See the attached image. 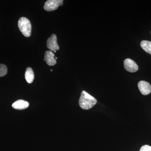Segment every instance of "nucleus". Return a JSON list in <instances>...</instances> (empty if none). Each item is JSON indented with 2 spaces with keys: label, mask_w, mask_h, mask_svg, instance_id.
Wrapping results in <instances>:
<instances>
[{
  "label": "nucleus",
  "mask_w": 151,
  "mask_h": 151,
  "mask_svg": "<svg viewBox=\"0 0 151 151\" xmlns=\"http://www.w3.org/2000/svg\"><path fill=\"white\" fill-rule=\"evenodd\" d=\"M97 102V100L94 97L86 91H82L79 100V106L81 108L84 110H89L92 108Z\"/></svg>",
  "instance_id": "obj_1"
},
{
  "label": "nucleus",
  "mask_w": 151,
  "mask_h": 151,
  "mask_svg": "<svg viewBox=\"0 0 151 151\" xmlns=\"http://www.w3.org/2000/svg\"><path fill=\"white\" fill-rule=\"evenodd\" d=\"M18 27L22 34L26 37H29L31 33L32 26L29 20L22 17L19 20Z\"/></svg>",
  "instance_id": "obj_2"
},
{
  "label": "nucleus",
  "mask_w": 151,
  "mask_h": 151,
  "mask_svg": "<svg viewBox=\"0 0 151 151\" xmlns=\"http://www.w3.org/2000/svg\"><path fill=\"white\" fill-rule=\"evenodd\" d=\"M63 4V0H48L45 4L44 9L47 12H50L57 9L58 7Z\"/></svg>",
  "instance_id": "obj_3"
},
{
  "label": "nucleus",
  "mask_w": 151,
  "mask_h": 151,
  "mask_svg": "<svg viewBox=\"0 0 151 151\" xmlns=\"http://www.w3.org/2000/svg\"><path fill=\"white\" fill-rule=\"evenodd\" d=\"M124 66L126 70L132 73L136 72L139 69L137 64L130 58H127L124 60Z\"/></svg>",
  "instance_id": "obj_4"
},
{
  "label": "nucleus",
  "mask_w": 151,
  "mask_h": 151,
  "mask_svg": "<svg viewBox=\"0 0 151 151\" xmlns=\"http://www.w3.org/2000/svg\"><path fill=\"white\" fill-rule=\"evenodd\" d=\"M47 45L48 49L56 52V50L59 49V47L57 43V39L56 35H52L49 38L47 41Z\"/></svg>",
  "instance_id": "obj_5"
},
{
  "label": "nucleus",
  "mask_w": 151,
  "mask_h": 151,
  "mask_svg": "<svg viewBox=\"0 0 151 151\" xmlns=\"http://www.w3.org/2000/svg\"><path fill=\"white\" fill-rule=\"evenodd\" d=\"M138 86L141 93L143 95H147L151 92V85L147 81H140L138 83Z\"/></svg>",
  "instance_id": "obj_6"
},
{
  "label": "nucleus",
  "mask_w": 151,
  "mask_h": 151,
  "mask_svg": "<svg viewBox=\"0 0 151 151\" xmlns=\"http://www.w3.org/2000/svg\"><path fill=\"white\" fill-rule=\"evenodd\" d=\"M44 60L46 61L47 65L50 66L54 65L56 63V59L55 58V54L50 50H47L45 52Z\"/></svg>",
  "instance_id": "obj_7"
},
{
  "label": "nucleus",
  "mask_w": 151,
  "mask_h": 151,
  "mask_svg": "<svg viewBox=\"0 0 151 151\" xmlns=\"http://www.w3.org/2000/svg\"><path fill=\"white\" fill-rule=\"evenodd\" d=\"M29 106V103L27 101L22 100H19L13 103L12 107L14 109L18 110H24Z\"/></svg>",
  "instance_id": "obj_8"
},
{
  "label": "nucleus",
  "mask_w": 151,
  "mask_h": 151,
  "mask_svg": "<svg viewBox=\"0 0 151 151\" xmlns=\"http://www.w3.org/2000/svg\"><path fill=\"white\" fill-rule=\"evenodd\" d=\"M25 78L27 83L31 84L32 83L34 79V73L32 68L28 67L26 70L25 73Z\"/></svg>",
  "instance_id": "obj_9"
},
{
  "label": "nucleus",
  "mask_w": 151,
  "mask_h": 151,
  "mask_svg": "<svg viewBox=\"0 0 151 151\" xmlns=\"http://www.w3.org/2000/svg\"><path fill=\"white\" fill-rule=\"evenodd\" d=\"M141 46L145 51L151 55V41H142L141 42Z\"/></svg>",
  "instance_id": "obj_10"
},
{
  "label": "nucleus",
  "mask_w": 151,
  "mask_h": 151,
  "mask_svg": "<svg viewBox=\"0 0 151 151\" xmlns=\"http://www.w3.org/2000/svg\"><path fill=\"white\" fill-rule=\"evenodd\" d=\"M8 69L4 64H0V77L5 76L7 73Z\"/></svg>",
  "instance_id": "obj_11"
},
{
  "label": "nucleus",
  "mask_w": 151,
  "mask_h": 151,
  "mask_svg": "<svg viewBox=\"0 0 151 151\" xmlns=\"http://www.w3.org/2000/svg\"><path fill=\"white\" fill-rule=\"evenodd\" d=\"M139 151H151V147L148 145H145L142 147Z\"/></svg>",
  "instance_id": "obj_12"
},
{
  "label": "nucleus",
  "mask_w": 151,
  "mask_h": 151,
  "mask_svg": "<svg viewBox=\"0 0 151 151\" xmlns=\"http://www.w3.org/2000/svg\"><path fill=\"white\" fill-rule=\"evenodd\" d=\"M51 70V71H52V69H51V70Z\"/></svg>",
  "instance_id": "obj_13"
},
{
  "label": "nucleus",
  "mask_w": 151,
  "mask_h": 151,
  "mask_svg": "<svg viewBox=\"0 0 151 151\" xmlns=\"http://www.w3.org/2000/svg\"></svg>",
  "instance_id": "obj_14"
}]
</instances>
